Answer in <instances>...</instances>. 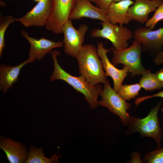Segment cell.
Listing matches in <instances>:
<instances>
[{
	"label": "cell",
	"instance_id": "d4e9b609",
	"mask_svg": "<svg viewBox=\"0 0 163 163\" xmlns=\"http://www.w3.org/2000/svg\"><path fill=\"white\" fill-rule=\"evenodd\" d=\"M112 1L113 0H97L95 4L97 7L107 12Z\"/></svg>",
	"mask_w": 163,
	"mask_h": 163
},
{
	"label": "cell",
	"instance_id": "7a4b0ae2",
	"mask_svg": "<svg viewBox=\"0 0 163 163\" xmlns=\"http://www.w3.org/2000/svg\"><path fill=\"white\" fill-rule=\"evenodd\" d=\"M75 58L79 74L91 85L104 84L106 82L108 76L97 54V49L94 45H83Z\"/></svg>",
	"mask_w": 163,
	"mask_h": 163
},
{
	"label": "cell",
	"instance_id": "7402d4cb",
	"mask_svg": "<svg viewBox=\"0 0 163 163\" xmlns=\"http://www.w3.org/2000/svg\"><path fill=\"white\" fill-rule=\"evenodd\" d=\"M142 160V163H163V147L158 146L155 149L146 154Z\"/></svg>",
	"mask_w": 163,
	"mask_h": 163
},
{
	"label": "cell",
	"instance_id": "7c38bea8",
	"mask_svg": "<svg viewBox=\"0 0 163 163\" xmlns=\"http://www.w3.org/2000/svg\"><path fill=\"white\" fill-rule=\"evenodd\" d=\"M97 53L101 59L104 69L107 76L112 78L113 83V89L117 92L129 72L128 68L124 66L123 69H117L110 62L107 55L110 49H106L102 42L97 43Z\"/></svg>",
	"mask_w": 163,
	"mask_h": 163
},
{
	"label": "cell",
	"instance_id": "1f68e13d",
	"mask_svg": "<svg viewBox=\"0 0 163 163\" xmlns=\"http://www.w3.org/2000/svg\"><path fill=\"white\" fill-rule=\"evenodd\" d=\"M9 1H11L12 0H9Z\"/></svg>",
	"mask_w": 163,
	"mask_h": 163
},
{
	"label": "cell",
	"instance_id": "9a60e30c",
	"mask_svg": "<svg viewBox=\"0 0 163 163\" xmlns=\"http://www.w3.org/2000/svg\"><path fill=\"white\" fill-rule=\"evenodd\" d=\"M163 0H135L128 11L129 17L141 24L149 19V14L163 3Z\"/></svg>",
	"mask_w": 163,
	"mask_h": 163
},
{
	"label": "cell",
	"instance_id": "ac0fdd59",
	"mask_svg": "<svg viewBox=\"0 0 163 163\" xmlns=\"http://www.w3.org/2000/svg\"><path fill=\"white\" fill-rule=\"evenodd\" d=\"M61 156L56 152L50 158H47L45 156L43 150L40 148L32 146L30 147L28 158L25 163H59L58 159Z\"/></svg>",
	"mask_w": 163,
	"mask_h": 163
},
{
	"label": "cell",
	"instance_id": "52a82bcc",
	"mask_svg": "<svg viewBox=\"0 0 163 163\" xmlns=\"http://www.w3.org/2000/svg\"><path fill=\"white\" fill-rule=\"evenodd\" d=\"M51 1V12L46 28L54 34H61L62 27L69 19V15L75 8L77 0Z\"/></svg>",
	"mask_w": 163,
	"mask_h": 163
},
{
	"label": "cell",
	"instance_id": "ffe728a7",
	"mask_svg": "<svg viewBox=\"0 0 163 163\" xmlns=\"http://www.w3.org/2000/svg\"><path fill=\"white\" fill-rule=\"evenodd\" d=\"M141 88L139 83L129 85L122 84L117 92L124 100L129 101L139 95Z\"/></svg>",
	"mask_w": 163,
	"mask_h": 163
},
{
	"label": "cell",
	"instance_id": "4316f807",
	"mask_svg": "<svg viewBox=\"0 0 163 163\" xmlns=\"http://www.w3.org/2000/svg\"><path fill=\"white\" fill-rule=\"evenodd\" d=\"M153 61L156 65L163 64V47L161 50L156 55Z\"/></svg>",
	"mask_w": 163,
	"mask_h": 163
},
{
	"label": "cell",
	"instance_id": "83f0119b",
	"mask_svg": "<svg viewBox=\"0 0 163 163\" xmlns=\"http://www.w3.org/2000/svg\"><path fill=\"white\" fill-rule=\"evenodd\" d=\"M156 73L158 79L161 82H163V69H161Z\"/></svg>",
	"mask_w": 163,
	"mask_h": 163
},
{
	"label": "cell",
	"instance_id": "f546056e",
	"mask_svg": "<svg viewBox=\"0 0 163 163\" xmlns=\"http://www.w3.org/2000/svg\"><path fill=\"white\" fill-rule=\"evenodd\" d=\"M123 0H113L112 2H117Z\"/></svg>",
	"mask_w": 163,
	"mask_h": 163
},
{
	"label": "cell",
	"instance_id": "2e32d148",
	"mask_svg": "<svg viewBox=\"0 0 163 163\" xmlns=\"http://www.w3.org/2000/svg\"><path fill=\"white\" fill-rule=\"evenodd\" d=\"M34 62L28 58L16 66H10L5 64L0 66V90L5 94L7 91L13 87V85L18 82L22 68L26 64Z\"/></svg>",
	"mask_w": 163,
	"mask_h": 163
},
{
	"label": "cell",
	"instance_id": "8992f818",
	"mask_svg": "<svg viewBox=\"0 0 163 163\" xmlns=\"http://www.w3.org/2000/svg\"><path fill=\"white\" fill-rule=\"evenodd\" d=\"M101 29H93L90 33L93 38L101 37L107 39L112 43L116 50L126 48L128 46V41L133 37V33L126 27L118 25L110 22H100Z\"/></svg>",
	"mask_w": 163,
	"mask_h": 163
},
{
	"label": "cell",
	"instance_id": "cb8c5ba5",
	"mask_svg": "<svg viewBox=\"0 0 163 163\" xmlns=\"http://www.w3.org/2000/svg\"><path fill=\"white\" fill-rule=\"evenodd\" d=\"M161 97L163 98V90L158 93L150 96H146L139 97L136 99L135 101L136 106V107L143 101L154 97ZM161 112L163 115V106L161 109Z\"/></svg>",
	"mask_w": 163,
	"mask_h": 163
},
{
	"label": "cell",
	"instance_id": "30bf717a",
	"mask_svg": "<svg viewBox=\"0 0 163 163\" xmlns=\"http://www.w3.org/2000/svg\"><path fill=\"white\" fill-rule=\"evenodd\" d=\"M52 6L51 0H42L24 16L16 18V21L27 27L45 26L51 13Z\"/></svg>",
	"mask_w": 163,
	"mask_h": 163
},
{
	"label": "cell",
	"instance_id": "e0dca14e",
	"mask_svg": "<svg viewBox=\"0 0 163 163\" xmlns=\"http://www.w3.org/2000/svg\"><path fill=\"white\" fill-rule=\"evenodd\" d=\"M134 2L132 0H123L112 3L107 11L110 22L121 26L128 24L132 20L128 16V10Z\"/></svg>",
	"mask_w": 163,
	"mask_h": 163
},
{
	"label": "cell",
	"instance_id": "4fadbf2b",
	"mask_svg": "<svg viewBox=\"0 0 163 163\" xmlns=\"http://www.w3.org/2000/svg\"><path fill=\"white\" fill-rule=\"evenodd\" d=\"M87 18L103 22H110L107 12L93 5L87 0H77L75 8L69 15V19Z\"/></svg>",
	"mask_w": 163,
	"mask_h": 163
},
{
	"label": "cell",
	"instance_id": "6da1fadb",
	"mask_svg": "<svg viewBox=\"0 0 163 163\" xmlns=\"http://www.w3.org/2000/svg\"><path fill=\"white\" fill-rule=\"evenodd\" d=\"M51 53L53 61L54 71L50 77V81L53 82L56 80H61L66 82L83 94L91 109L96 108L99 105L97 98L103 88L102 85L98 84L92 86L82 75L76 77L70 75L65 71L58 62L57 56L60 55V52L53 50Z\"/></svg>",
	"mask_w": 163,
	"mask_h": 163
},
{
	"label": "cell",
	"instance_id": "5bb4252c",
	"mask_svg": "<svg viewBox=\"0 0 163 163\" xmlns=\"http://www.w3.org/2000/svg\"><path fill=\"white\" fill-rule=\"evenodd\" d=\"M0 148L5 152L10 163H25L29 154L26 146L9 138L1 136Z\"/></svg>",
	"mask_w": 163,
	"mask_h": 163
},
{
	"label": "cell",
	"instance_id": "4dcf8cb0",
	"mask_svg": "<svg viewBox=\"0 0 163 163\" xmlns=\"http://www.w3.org/2000/svg\"><path fill=\"white\" fill-rule=\"evenodd\" d=\"M34 1H35V2H38L42 0H33Z\"/></svg>",
	"mask_w": 163,
	"mask_h": 163
},
{
	"label": "cell",
	"instance_id": "484cf974",
	"mask_svg": "<svg viewBox=\"0 0 163 163\" xmlns=\"http://www.w3.org/2000/svg\"><path fill=\"white\" fill-rule=\"evenodd\" d=\"M128 163H142L140 158V154L139 152H133L131 156V160L127 161Z\"/></svg>",
	"mask_w": 163,
	"mask_h": 163
},
{
	"label": "cell",
	"instance_id": "5b68a950",
	"mask_svg": "<svg viewBox=\"0 0 163 163\" xmlns=\"http://www.w3.org/2000/svg\"><path fill=\"white\" fill-rule=\"evenodd\" d=\"M104 84L100 94L101 99L98 102L99 105L106 107L111 113L117 115L123 125L128 126L131 116L127 111L131 107V104L111 88L108 80Z\"/></svg>",
	"mask_w": 163,
	"mask_h": 163
},
{
	"label": "cell",
	"instance_id": "9c48e42d",
	"mask_svg": "<svg viewBox=\"0 0 163 163\" xmlns=\"http://www.w3.org/2000/svg\"><path fill=\"white\" fill-rule=\"evenodd\" d=\"M133 35L141 45L142 50L156 55L163 48V27L154 30L145 26L140 27L134 31Z\"/></svg>",
	"mask_w": 163,
	"mask_h": 163
},
{
	"label": "cell",
	"instance_id": "3957f363",
	"mask_svg": "<svg viewBox=\"0 0 163 163\" xmlns=\"http://www.w3.org/2000/svg\"><path fill=\"white\" fill-rule=\"evenodd\" d=\"M162 102V100L159 101L157 105L151 109L148 115L144 118L131 116L128 129L125 132V136H128L137 132L143 137L153 138L158 146H160L162 131L160 126L158 113Z\"/></svg>",
	"mask_w": 163,
	"mask_h": 163
},
{
	"label": "cell",
	"instance_id": "ba28073f",
	"mask_svg": "<svg viewBox=\"0 0 163 163\" xmlns=\"http://www.w3.org/2000/svg\"><path fill=\"white\" fill-rule=\"evenodd\" d=\"M88 29V26L83 24L80 25L78 29H76L70 19L65 23L62 31L64 35V51L67 55L76 57L83 45L85 35Z\"/></svg>",
	"mask_w": 163,
	"mask_h": 163
},
{
	"label": "cell",
	"instance_id": "d6986e66",
	"mask_svg": "<svg viewBox=\"0 0 163 163\" xmlns=\"http://www.w3.org/2000/svg\"><path fill=\"white\" fill-rule=\"evenodd\" d=\"M139 83L141 87L146 91H151L163 87V82L158 79L156 73H152L150 71L142 75Z\"/></svg>",
	"mask_w": 163,
	"mask_h": 163
},
{
	"label": "cell",
	"instance_id": "f1b7e54d",
	"mask_svg": "<svg viewBox=\"0 0 163 163\" xmlns=\"http://www.w3.org/2000/svg\"><path fill=\"white\" fill-rule=\"evenodd\" d=\"M91 2L94 3L95 4L96 3L97 0H87Z\"/></svg>",
	"mask_w": 163,
	"mask_h": 163
},
{
	"label": "cell",
	"instance_id": "44dd1931",
	"mask_svg": "<svg viewBox=\"0 0 163 163\" xmlns=\"http://www.w3.org/2000/svg\"><path fill=\"white\" fill-rule=\"evenodd\" d=\"M16 18L11 15L0 17V57H2L3 51L5 46V32L9 25L16 21Z\"/></svg>",
	"mask_w": 163,
	"mask_h": 163
},
{
	"label": "cell",
	"instance_id": "603a6c76",
	"mask_svg": "<svg viewBox=\"0 0 163 163\" xmlns=\"http://www.w3.org/2000/svg\"><path fill=\"white\" fill-rule=\"evenodd\" d=\"M163 20V2L156 9L152 16L145 24V26L153 30L156 24Z\"/></svg>",
	"mask_w": 163,
	"mask_h": 163
},
{
	"label": "cell",
	"instance_id": "277c9868",
	"mask_svg": "<svg viewBox=\"0 0 163 163\" xmlns=\"http://www.w3.org/2000/svg\"><path fill=\"white\" fill-rule=\"evenodd\" d=\"M110 50L113 53L111 63L115 66L121 64L127 67L132 77L142 75L150 71L145 69L142 65V47L136 40H134L132 45L129 47L120 50L112 47Z\"/></svg>",
	"mask_w": 163,
	"mask_h": 163
},
{
	"label": "cell",
	"instance_id": "8fae6325",
	"mask_svg": "<svg viewBox=\"0 0 163 163\" xmlns=\"http://www.w3.org/2000/svg\"><path fill=\"white\" fill-rule=\"evenodd\" d=\"M21 35L29 42L30 45L29 58L34 61L36 59L40 60L48 53L51 52L53 49L63 46L62 41L55 42L52 40L42 37L39 39L35 38L29 36L25 30H21Z\"/></svg>",
	"mask_w": 163,
	"mask_h": 163
}]
</instances>
